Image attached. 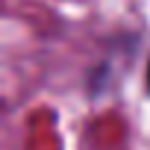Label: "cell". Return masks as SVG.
Segmentation results:
<instances>
[{
    "label": "cell",
    "mask_w": 150,
    "mask_h": 150,
    "mask_svg": "<svg viewBox=\"0 0 150 150\" xmlns=\"http://www.w3.org/2000/svg\"><path fill=\"white\" fill-rule=\"evenodd\" d=\"M147 86H150V65H147Z\"/></svg>",
    "instance_id": "obj_1"
}]
</instances>
